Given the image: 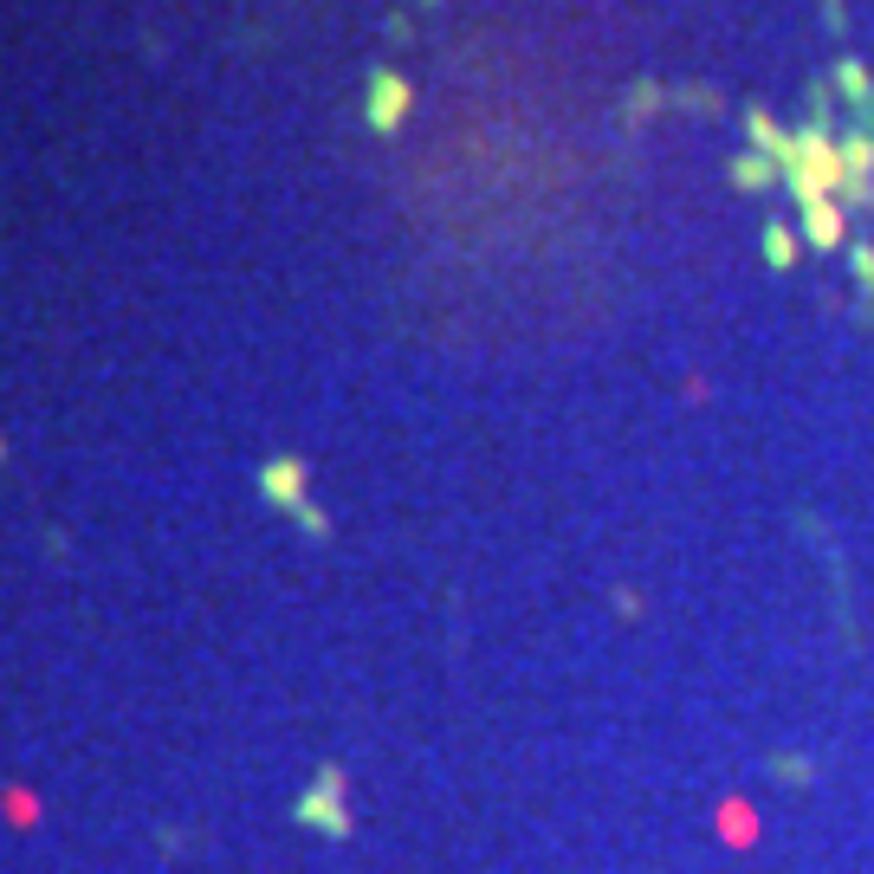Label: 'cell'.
<instances>
[{
	"mask_svg": "<svg viewBox=\"0 0 874 874\" xmlns=\"http://www.w3.org/2000/svg\"><path fill=\"white\" fill-rule=\"evenodd\" d=\"M408 104H415V92H408V78H402V72H370L363 117H370V130H376V137H395V124L408 117Z\"/></svg>",
	"mask_w": 874,
	"mask_h": 874,
	"instance_id": "1",
	"label": "cell"
},
{
	"mask_svg": "<svg viewBox=\"0 0 874 874\" xmlns=\"http://www.w3.org/2000/svg\"><path fill=\"white\" fill-rule=\"evenodd\" d=\"M803 227H810V241L817 246H842V201H817V207H803Z\"/></svg>",
	"mask_w": 874,
	"mask_h": 874,
	"instance_id": "2",
	"label": "cell"
},
{
	"mask_svg": "<svg viewBox=\"0 0 874 874\" xmlns=\"http://www.w3.org/2000/svg\"><path fill=\"white\" fill-rule=\"evenodd\" d=\"M745 130H752V149H758V156H771V162H777V149L790 143V137L777 130V117H771V110H758V104L745 110Z\"/></svg>",
	"mask_w": 874,
	"mask_h": 874,
	"instance_id": "3",
	"label": "cell"
},
{
	"mask_svg": "<svg viewBox=\"0 0 874 874\" xmlns=\"http://www.w3.org/2000/svg\"><path fill=\"white\" fill-rule=\"evenodd\" d=\"M777 175H784V169H777L771 156H758V149H752V156H738V162H732V182H738V189H771Z\"/></svg>",
	"mask_w": 874,
	"mask_h": 874,
	"instance_id": "4",
	"label": "cell"
},
{
	"mask_svg": "<svg viewBox=\"0 0 874 874\" xmlns=\"http://www.w3.org/2000/svg\"><path fill=\"white\" fill-rule=\"evenodd\" d=\"M842 169H849V175H874V130H849V143H842Z\"/></svg>",
	"mask_w": 874,
	"mask_h": 874,
	"instance_id": "5",
	"label": "cell"
},
{
	"mask_svg": "<svg viewBox=\"0 0 874 874\" xmlns=\"http://www.w3.org/2000/svg\"><path fill=\"white\" fill-rule=\"evenodd\" d=\"M835 92L842 97H874L868 65H862V58H842V65H835Z\"/></svg>",
	"mask_w": 874,
	"mask_h": 874,
	"instance_id": "6",
	"label": "cell"
},
{
	"mask_svg": "<svg viewBox=\"0 0 874 874\" xmlns=\"http://www.w3.org/2000/svg\"><path fill=\"white\" fill-rule=\"evenodd\" d=\"M835 201H842V207H868L874 201V175H842V182H835Z\"/></svg>",
	"mask_w": 874,
	"mask_h": 874,
	"instance_id": "7",
	"label": "cell"
},
{
	"mask_svg": "<svg viewBox=\"0 0 874 874\" xmlns=\"http://www.w3.org/2000/svg\"><path fill=\"white\" fill-rule=\"evenodd\" d=\"M765 241H771V259H777V266H784V259H790V234H784V227H771Z\"/></svg>",
	"mask_w": 874,
	"mask_h": 874,
	"instance_id": "8",
	"label": "cell"
},
{
	"mask_svg": "<svg viewBox=\"0 0 874 874\" xmlns=\"http://www.w3.org/2000/svg\"><path fill=\"white\" fill-rule=\"evenodd\" d=\"M422 7H435V0H422Z\"/></svg>",
	"mask_w": 874,
	"mask_h": 874,
	"instance_id": "9",
	"label": "cell"
}]
</instances>
